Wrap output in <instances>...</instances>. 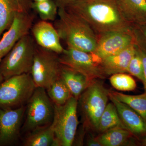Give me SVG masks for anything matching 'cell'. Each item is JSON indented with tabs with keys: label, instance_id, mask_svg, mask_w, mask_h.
Wrapping results in <instances>:
<instances>
[{
	"label": "cell",
	"instance_id": "6da1fadb",
	"mask_svg": "<svg viewBox=\"0 0 146 146\" xmlns=\"http://www.w3.org/2000/svg\"><path fill=\"white\" fill-rule=\"evenodd\" d=\"M65 9L86 21L97 35L132 30L117 0H78Z\"/></svg>",
	"mask_w": 146,
	"mask_h": 146
},
{
	"label": "cell",
	"instance_id": "7a4b0ae2",
	"mask_svg": "<svg viewBox=\"0 0 146 146\" xmlns=\"http://www.w3.org/2000/svg\"><path fill=\"white\" fill-rule=\"evenodd\" d=\"M58 15L54 27L68 48L89 53L96 50L97 35L86 21L65 8H58Z\"/></svg>",
	"mask_w": 146,
	"mask_h": 146
},
{
	"label": "cell",
	"instance_id": "3957f363",
	"mask_svg": "<svg viewBox=\"0 0 146 146\" xmlns=\"http://www.w3.org/2000/svg\"><path fill=\"white\" fill-rule=\"evenodd\" d=\"M36 46L34 38L29 34L18 41L0 62V72L4 80L31 73Z\"/></svg>",
	"mask_w": 146,
	"mask_h": 146
},
{
	"label": "cell",
	"instance_id": "277c9868",
	"mask_svg": "<svg viewBox=\"0 0 146 146\" xmlns=\"http://www.w3.org/2000/svg\"><path fill=\"white\" fill-rule=\"evenodd\" d=\"M98 80L92 82L78 99L84 126L96 131L109 99V90Z\"/></svg>",
	"mask_w": 146,
	"mask_h": 146
},
{
	"label": "cell",
	"instance_id": "5b68a950",
	"mask_svg": "<svg viewBox=\"0 0 146 146\" xmlns=\"http://www.w3.org/2000/svg\"><path fill=\"white\" fill-rule=\"evenodd\" d=\"M54 104L46 90L36 87L26 105L25 121L22 130L27 133L52 123L54 117Z\"/></svg>",
	"mask_w": 146,
	"mask_h": 146
},
{
	"label": "cell",
	"instance_id": "8992f818",
	"mask_svg": "<svg viewBox=\"0 0 146 146\" xmlns=\"http://www.w3.org/2000/svg\"><path fill=\"white\" fill-rule=\"evenodd\" d=\"M52 124L55 139L52 146H71L74 144L79 122L78 100L72 97L63 105L54 104Z\"/></svg>",
	"mask_w": 146,
	"mask_h": 146
},
{
	"label": "cell",
	"instance_id": "52a82bcc",
	"mask_svg": "<svg viewBox=\"0 0 146 146\" xmlns=\"http://www.w3.org/2000/svg\"><path fill=\"white\" fill-rule=\"evenodd\" d=\"M36 87L31 73L4 80L0 84V108L25 106Z\"/></svg>",
	"mask_w": 146,
	"mask_h": 146
},
{
	"label": "cell",
	"instance_id": "ba28073f",
	"mask_svg": "<svg viewBox=\"0 0 146 146\" xmlns=\"http://www.w3.org/2000/svg\"><path fill=\"white\" fill-rule=\"evenodd\" d=\"M58 54L37 44L31 74L36 87L46 90L60 77Z\"/></svg>",
	"mask_w": 146,
	"mask_h": 146
},
{
	"label": "cell",
	"instance_id": "9c48e42d",
	"mask_svg": "<svg viewBox=\"0 0 146 146\" xmlns=\"http://www.w3.org/2000/svg\"><path fill=\"white\" fill-rule=\"evenodd\" d=\"M58 56L60 64L82 73L91 80L106 77L101 68V59L93 53L68 48Z\"/></svg>",
	"mask_w": 146,
	"mask_h": 146
},
{
	"label": "cell",
	"instance_id": "30bf717a",
	"mask_svg": "<svg viewBox=\"0 0 146 146\" xmlns=\"http://www.w3.org/2000/svg\"><path fill=\"white\" fill-rule=\"evenodd\" d=\"M25 109L26 105L16 108H0V146L18 143Z\"/></svg>",
	"mask_w": 146,
	"mask_h": 146
},
{
	"label": "cell",
	"instance_id": "8fae6325",
	"mask_svg": "<svg viewBox=\"0 0 146 146\" xmlns=\"http://www.w3.org/2000/svg\"><path fill=\"white\" fill-rule=\"evenodd\" d=\"M34 16L27 11L16 13L11 25L0 39V58H2L22 37L29 34Z\"/></svg>",
	"mask_w": 146,
	"mask_h": 146
},
{
	"label": "cell",
	"instance_id": "7c38bea8",
	"mask_svg": "<svg viewBox=\"0 0 146 146\" xmlns=\"http://www.w3.org/2000/svg\"><path fill=\"white\" fill-rule=\"evenodd\" d=\"M97 35L96 48L93 53L100 59L117 53L136 43L132 30L109 32Z\"/></svg>",
	"mask_w": 146,
	"mask_h": 146
},
{
	"label": "cell",
	"instance_id": "4fadbf2b",
	"mask_svg": "<svg viewBox=\"0 0 146 146\" xmlns=\"http://www.w3.org/2000/svg\"><path fill=\"white\" fill-rule=\"evenodd\" d=\"M31 30L33 38L39 46L50 50L58 54L65 49L60 42L56 29L48 21H41L33 25Z\"/></svg>",
	"mask_w": 146,
	"mask_h": 146
},
{
	"label": "cell",
	"instance_id": "5bb4252c",
	"mask_svg": "<svg viewBox=\"0 0 146 146\" xmlns=\"http://www.w3.org/2000/svg\"><path fill=\"white\" fill-rule=\"evenodd\" d=\"M136 49V43H134L117 53L102 58L101 68L106 76L127 73L128 65Z\"/></svg>",
	"mask_w": 146,
	"mask_h": 146
},
{
	"label": "cell",
	"instance_id": "9a60e30c",
	"mask_svg": "<svg viewBox=\"0 0 146 146\" xmlns=\"http://www.w3.org/2000/svg\"><path fill=\"white\" fill-rule=\"evenodd\" d=\"M109 95V99L115 105L120 119L127 129L136 135L146 133V123L141 115L127 104Z\"/></svg>",
	"mask_w": 146,
	"mask_h": 146
},
{
	"label": "cell",
	"instance_id": "2e32d148",
	"mask_svg": "<svg viewBox=\"0 0 146 146\" xmlns=\"http://www.w3.org/2000/svg\"><path fill=\"white\" fill-rule=\"evenodd\" d=\"M60 77L68 86L72 96L78 100L94 80H91L82 73L62 64Z\"/></svg>",
	"mask_w": 146,
	"mask_h": 146
},
{
	"label": "cell",
	"instance_id": "e0dca14e",
	"mask_svg": "<svg viewBox=\"0 0 146 146\" xmlns=\"http://www.w3.org/2000/svg\"><path fill=\"white\" fill-rule=\"evenodd\" d=\"M125 18L132 25L146 23L145 0H117Z\"/></svg>",
	"mask_w": 146,
	"mask_h": 146
},
{
	"label": "cell",
	"instance_id": "ac0fdd59",
	"mask_svg": "<svg viewBox=\"0 0 146 146\" xmlns=\"http://www.w3.org/2000/svg\"><path fill=\"white\" fill-rule=\"evenodd\" d=\"M132 134L126 129L116 127L102 133L96 138L102 146L128 145Z\"/></svg>",
	"mask_w": 146,
	"mask_h": 146
},
{
	"label": "cell",
	"instance_id": "d6986e66",
	"mask_svg": "<svg viewBox=\"0 0 146 146\" xmlns=\"http://www.w3.org/2000/svg\"><path fill=\"white\" fill-rule=\"evenodd\" d=\"M55 139L52 124L27 133L24 139L25 146H52Z\"/></svg>",
	"mask_w": 146,
	"mask_h": 146
},
{
	"label": "cell",
	"instance_id": "ffe728a7",
	"mask_svg": "<svg viewBox=\"0 0 146 146\" xmlns=\"http://www.w3.org/2000/svg\"><path fill=\"white\" fill-rule=\"evenodd\" d=\"M21 11L25 10L17 0H0V37L10 27L16 13Z\"/></svg>",
	"mask_w": 146,
	"mask_h": 146
},
{
	"label": "cell",
	"instance_id": "44dd1931",
	"mask_svg": "<svg viewBox=\"0 0 146 146\" xmlns=\"http://www.w3.org/2000/svg\"><path fill=\"white\" fill-rule=\"evenodd\" d=\"M109 94L116 99L127 104L134 110L146 123V93L132 96L109 90Z\"/></svg>",
	"mask_w": 146,
	"mask_h": 146
},
{
	"label": "cell",
	"instance_id": "7402d4cb",
	"mask_svg": "<svg viewBox=\"0 0 146 146\" xmlns=\"http://www.w3.org/2000/svg\"><path fill=\"white\" fill-rule=\"evenodd\" d=\"M116 127L127 129L120 119L115 105L111 102L108 103L100 118L98 131L102 133Z\"/></svg>",
	"mask_w": 146,
	"mask_h": 146
},
{
	"label": "cell",
	"instance_id": "603a6c76",
	"mask_svg": "<svg viewBox=\"0 0 146 146\" xmlns=\"http://www.w3.org/2000/svg\"><path fill=\"white\" fill-rule=\"evenodd\" d=\"M46 91L53 103L56 105H63L72 97L68 86L60 77Z\"/></svg>",
	"mask_w": 146,
	"mask_h": 146
},
{
	"label": "cell",
	"instance_id": "cb8c5ba5",
	"mask_svg": "<svg viewBox=\"0 0 146 146\" xmlns=\"http://www.w3.org/2000/svg\"><path fill=\"white\" fill-rule=\"evenodd\" d=\"M31 7L39 15L42 21H55L58 13V7L54 0L32 1Z\"/></svg>",
	"mask_w": 146,
	"mask_h": 146
},
{
	"label": "cell",
	"instance_id": "d4e9b609",
	"mask_svg": "<svg viewBox=\"0 0 146 146\" xmlns=\"http://www.w3.org/2000/svg\"><path fill=\"white\" fill-rule=\"evenodd\" d=\"M110 82L115 89L120 91H132L136 89L137 85L134 79L125 73H118L112 75Z\"/></svg>",
	"mask_w": 146,
	"mask_h": 146
},
{
	"label": "cell",
	"instance_id": "484cf974",
	"mask_svg": "<svg viewBox=\"0 0 146 146\" xmlns=\"http://www.w3.org/2000/svg\"><path fill=\"white\" fill-rule=\"evenodd\" d=\"M127 73L136 77L143 83L144 81V67L143 60L138 48L131 58L127 69Z\"/></svg>",
	"mask_w": 146,
	"mask_h": 146
},
{
	"label": "cell",
	"instance_id": "4316f807",
	"mask_svg": "<svg viewBox=\"0 0 146 146\" xmlns=\"http://www.w3.org/2000/svg\"><path fill=\"white\" fill-rule=\"evenodd\" d=\"M132 32L136 45L146 53V23L132 25Z\"/></svg>",
	"mask_w": 146,
	"mask_h": 146
},
{
	"label": "cell",
	"instance_id": "83f0119b",
	"mask_svg": "<svg viewBox=\"0 0 146 146\" xmlns=\"http://www.w3.org/2000/svg\"><path fill=\"white\" fill-rule=\"evenodd\" d=\"M137 48H138V51L141 54L142 60H143V64L144 81L143 84L144 89H145V93H146V53L143 50L139 48L138 46H137Z\"/></svg>",
	"mask_w": 146,
	"mask_h": 146
},
{
	"label": "cell",
	"instance_id": "f1b7e54d",
	"mask_svg": "<svg viewBox=\"0 0 146 146\" xmlns=\"http://www.w3.org/2000/svg\"><path fill=\"white\" fill-rule=\"evenodd\" d=\"M78 0H54L58 8H65Z\"/></svg>",
	"mask_w": 146,
	"mask_h": 146
},
{
	"label": "cell",
	"instance_id": "f546056e",
	"mask_svg": "<svg viewBox=\"0 0 146 146\" xmlns=\"http://www.w3.org/2000/svg\"><path fill=\"white\" fill-rule=\"evenodd\" d=\"M22 8L25 11H29L31 9L32 2L29 0H17Z\"/></svg>",
	"mask_w": 146,
	"mask_h": 146
},
{
	"label": "cell",
	"instance_id": "4dcf8cb0",
	"mask_svg": "<svg viewBox=\"0 0 146 146\" xmlns=\"http://www.w3.org/2000/svg\"><path fill=\"white\" fill-rule=\"evenodd\" d=\"M87 145L89 146H102L96 138L90 137L87 141Z\"/></svg>",
	"mask_w": 146,
	"mask_h": 146
},
{
	"label": "cell",
	"instance_id": "1f68e13d",
	"mask_svg": "<svg viewBox=\"0 0 146 146\" xmlns=\"http://www.w3.org/2000/svg\"><path fill=\"white\" fill-rule=\"evenodd\" d=\"M2 58H0V62H1V60ZM4 80L3 77L2 75L1 74V72H0V84H1L3 82V81Z\"/></svg>",
	"mask_w": 146,
	"mask_h": 146
},
{
	"label": "cell",
	"instance_id": "d6a6232c",
	"mask_svg": "<svg viewBox=\"0 0 146 146\" xmlns=\"http://www.w3.org/2000/svg\"><path fill=\"white\" fill-rule=\"evenodd\" d=\"M142 145H143L146 146V136L143 139L142 141Z\"/></svg>",
	"mask_w": 146,
	"mask_h": 146
},
{
	"label": "cell",
	"instance_id": "836d02e7",
	"mask_svg": "<svg viewBox=\"0 0 146 146\" xmlns=\"http://www.w3.org/2000/svg\"><path fill=\"white\" fill-rule=\"evenodd\" d=\"M33 2H41L43 1H46V0H31Z\"/></svg>",
	"mask_w": 146,
	"mask_h": 146
},
{
	"label": "cell",
	"instance_id": "e575fe53",
	"mask_svg": "<svg viewBox=\"0 0 146 146\" xmlns=\"http://www.w3.org/2000/svg\"><path fill=\"white\" fill-rule=\"evenodd\" d=\"M29 1H32L31 0H29Z\"/></svg>",
	"mask_w": 146,
	"mask_h": 146
},
{
	"label": "cell",
	"instance_id": "d590c367",
	"mask_svg": "<svg viewBox=\"0 0 146 146\" xmlns=\"http://www.w3.org/2000/svg\"><path fill=\"white\" fill-rule=\"evenodd\" d=\"M145 1H146V0H145Z\"/></svg>",
	"mask_w": 146,
	"mask_h": 146
}]
</instances>
